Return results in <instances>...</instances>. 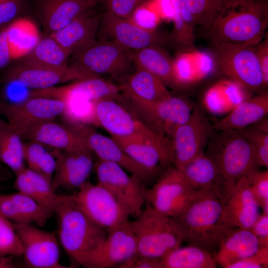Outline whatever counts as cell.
<instances>
[{"instance_id":"cell-2","label":"cell","mask_w":268,"mask_h":268,"mask_svg":"<svg viewBox=\"0 0 268 268\" xmlns=\"http://www.w3.org/2000/svg\"><path fill=\"white\" fill-rule=\"evenodd\" d=\"M173 218L181 229L184 242L212 255L233 229L224 221L219 198L208 191H200L186 209Z\"/></svg>"},{"instance_id":"cell-55","label":"cell","mask_w":268,"mask_h":268,"mask_svg":"<svg viewBox=\"0 0 268 268\" xmlns=\"http://www.w3.org/2000/svg\"><path fill=\"white\" fill-rule=\"evenodd\" d=\"M7 122H5L0 118V137L6 127L7 126ZM1 168V164L0 162V168Z\"/></svg>"},{"instance_id":"cell-9","label":"cell","mask_w":268,"mask_h":268,"mask_svg":"<svg viewBox=\"0 0 268 268\" xmlns=\"http://www.w3.org/2000/svg\"><path fill=\"white\" fill-rule=\"evenodd\" d=\"M213 131L202 105L195 104L188 120L176 129L172 137L174 166L182 170L203 154Z\"/></svg>"},{"instance_id":"cell-21","label":"cell","mask_w":268,"mask_h":268,"mask_svg":"<svg viewBox=\"0 0 268 268\" xmlns=\"http://www.w3.org/2000/svg\"><path fill=\"white\" fill-rule=\"evenodd\" d=\"M56 161L51 186L54 190L78 189L89 176L94 163L90 150L64 151L54 150Z\"/></svg>"},{"instance_id":"cell-53","label":"cell","mask_w":268,"mask_h":268,"mask_svg":"<svg viewBox=\"0 0 268 268\" xmlns=\"http://www.w3.org/2000/svg\"><path fill=\"white\" fill-rule=\"evenodd\" d=\"M13 256H6L0 254V268H15Z\"/></svg>"},{"instance_id":"cell-27","label":"cell","mask_w":268,"mask_h":268,"mask_svg":"<svg viewBox=\"0 0 268 268\" xmlns=\"http://www.w3.org/2000/svg\"><path fill=\"white\" fill-rule=\"evenodd\" d=\"M97 3V0H42L43 25L51 34L63 28L86 10L93 8Z\"/></svg>"},{"instance_id":"cell-15","label":"cell","mask_w":268,"mask_h":268,"mask_svg":"<svg viewBox=\"0 0 268 268\" xmlns=\"http://www.w3.org/2000/svg\"><path fill=\"white\" fill-rule=\"evenodd\" d=\"M97 38L113 41L130 51L168 45V35L154 29L142 28L130 19L105 11L100 15Z\"/></svg>"},{"instance_id":"cell-33","label":"cell","mask_w":268,"mask_h":268,"mask_svg":"<svg viewBox=\"0 0 268 268\" xmlns=\"http://www.w3.org/2000/svg\"><path fill=\"white\" fill-rule=\"evenodd\" d=\"M181 170L192 190L212 192L219 199L217 168L213 160L205 152Z\"/></svg>"},{"instance_id":"cell-52","label":"cell","mask_w":268,"mask_h":268,"mask_svg":"<svg viewBox=\"0 0 268 268\" xmlns=\"http://www.w3.org/2000/svg\"><path fill=\"white\" fill-rule=\"evenodd\" d=\"M11 60L5 27L0 30V69L6 67Z\"/></svg>"},{"instance_id":"cell-36","label":"cell","mask_w":268,"mask_h":268,"mask_svg":"<svg viewBox=\"0 0 268 268\" xmlns=\"http://www.w3.org/2000/svg\"><path fill=\"white\" fill-rule=\"evenodd\" d=\"M162 268H216L212 255L201 248L188 245L172 250L161 259Z\"/></svg>"},{"instance_id":"cell-28","label":"cell","mask_w":268,"mask_h":268,"mask_svg":"<svg viewBox=\"0 0 268 268\" xmlns=\"http://www.w3.org/2000/svg\"><path fill=\"white\" fill-rule=\"evenodd\" d=\"M261 246L250 229H232L212 254L217 264L223 268L254 254Z\"/></svg>"},{"instance_id":"cell-54","label":"cell","mask_w":268,"mask_h":268,"mask_svg":"<svg viewBox=\"0 0 268 268\" xmlns=\"http://www.w3.org/2000/svg\"><path fill=\"white\" fill-rule=\"evenodd\" d=\"M251 126L258 130L268 133V119L267 117L262 118Z\"/></svg>"},{"instance_id":"cell-46","label":"cell","mask_w":268,"mask_h":268,"mask_svg":"<svg viewBox=\"0 0 268 268\" xmlns=\"http://www.w3.org/2000/svg\"><path fill=\"white\" fill-rule=\"evenodd\" d=\"M24 2L25 0H0V30L20 18Z\"/></svg>"},{"instance_id":"cell-1","label":"cell","mask_w":268,"mask_h":268,"mask_svg":"<svg viewBox=\"0 0 268 268\" xmlns=\"http://www.w3.org/2000/svg\"><path fill=\"white\" fill-rule=\"evenodd\" d=\"M268 26V0H222L204 36L210 45L221 43L256 45Z\"/></svg>"},{"instance_id":"cell-11","label":"cell","mask_w":268,"mask_h":268,"mask_svg":"<svg viewBox=\"0 0 268 268\" xmlns=\"http://www.w3.org/2000/svg\"><path fill=\"white\" fill-rule=\"evenodd\" d=\"M64 108L62 100L44 96H28L19 102H0V113L22 138L36 125L62 115Z\"/></svg>"},{"instance_id":"cell-24","label":"cell","mask_w":268,"mask_h":268,"mask_svg":"<svg viewBox=\"0 0 268 268\" xmlns=\"http://www.w3.org/2000/svg\"><path fill=\"white\" fill-rule=\"evenodd\" d=\"M93 9L86 10L63 28L50 34L70 56L97 40L100 15Z\"/></svg>"},{"instance_id":"cell-7","label":"cell","mask_w":268,"mask_h":268,"mask_svg":"<svg viewBox=\"0 0 268 268\" xmlns=\"http://www.w3.org/2000/svg\"><path fill=\"white\" fill-rule=\"evenodd\" d=\"M130 51L113 41L98 40L70 56L69 65L88 78L105 74L123 79L135 67Z\"/></svg>"},{"instance_id":"cell-20","label":"cell","mask_w":268,"mask_h":268,"mask_svg":"<svg viewBox=\"0 0 268 268\" xmlns=\"http://www.w3.org/2000/svg\"><path fill=\"white\" fill-rule=\"evenodd\" d=\"M87 78L84 74L70 65L65 67L53 68L32 65L20 60L6 70L2 82H16L35 90H42Z\"/></svg>"},{"instance_id":"cell-29","label":"cell","mask_w":268,"mask_h":268,"mask_svg":"<svg viewBox=\"0 0 268 268\" xmlns=\"http://www.w3.org/2000/svg\"><path fill=\"white\" fill-rule=\"evenodd\" d=\"M268 114V92L264 91L243 101L221 119L217 121L213 130H240L250 126Z\"/></svg>"},{"instance_id":"cell-23","label":"cell","mask_w":268,"mask_h":268,"mask_svg":"<svg viewBox=\"0 0 268 268\" xmlns=\"http://www.w3.org/2000/svg\"><path fill=\"white\" fill-rule=\"evenodd\" d=\"M121 92L119 85L99 77H92L75 81L65 86L34 90L30 94L62 100L75 97L95 102L104 99H121Z\"/></svg>"},{"instance_id":"cell-5","label":"cell","mask_w":268,"mask_h":268,"mask_svg":"<svg viewBox=\"0 0 268 268\" xmlns=\"http://www.w3.org/2000/svg\"><path fill=\"white\" fill-rule=\"evenodd\" d=\"M129 224L137 242V254L161 259L184 242L181 229L174 218L155 209L148 202Z\"/></svg>"},{"instance_id":"cell-37","label":"cell","mask_w":268,"mask_h":268,"mask_svg":"<svg viewBox=\"0 0 268 268\" xmlns=\"http://www.w3.org/2000/svg\"><path fill=\"white\" fill-rule=\"evenodd\" d=\"M23 155L28 168L40 174L52 182L56 165V158L44 145L31 140L23 142Z\"/></svg>"},{"instance_id":"cell-45","label":"cell","mask_w":268,"mask_h":268,"mask_svg":"<svg viewBox=\"0 0 268 268\" xmlns=\"http://www.w3.org/2000/svg\"><path fill=\"white\" fill-rule=\"evenodd\" d=\"M147 0H101L100 2L108 12L117 17L130 19L135 11Z\"/></svg>"},{"instance_id":"cell-12","label":"cell","mask_w":268,"mask_h":268,"mask_svg":"<svg viewBox=\"0 0 268 268\" xmlns=\"http://www.w3.org/2000/svg\"><path fill=\"white\" fill-rule=\"evenodd\" d=\"M81 208L107 232L129 221L126 208L105 188L86 181L71 195Z\"/></svg>"},{"instance_id":"cell-39","label":"cell","mask_w":268,"mask_h":268,"mask_svg":"<svg viewBox=\"0 0 268 268\" xmlns=\"http://www.w3.org/2000/svg\"><path fill=\"white\" fill-rule=\"evenodd\" d=\"M9 195L17 209L28 223H35L43 226L52 215L33 199L21 192Z\"/></svg>"},{"instance_id":"cell-19","label":"cell","mask_w":268,"mask_h":268,"mask_svg":"<svg viewBox=\"0 0 268 268\" xmlns=\"http://www.w3.org/2000/svg\"><path fill=\"white\" fill-rule=\"evenodd\" d=\"M64 122L82 138L89 149L98 159L119 165L145 184L155 178L149 171L131 158L111 137L97 132L88 125L67 121Z\"/></svg>"},{"instance_id":"cell-16","label":"cell","mask_w":268,"mask_h":268,"mask_svg":"<svg viewBox=\"0 0 268 268\" xmlns=\"http://www.w3.org/2000/svg\"><path fill=\"white\" fill-rule=\"evenodd\" d=\"M120 99H104L95 101L97 126H100L113 137L142 136L157 138L164 136L153 131Z\"/></svg>"},{"instance_id":"cell-40","label":"cell","mask_w":268,"mask_h":268,"mask_svg":"<svg viewBox=\"0 0 268 268\" xmlns=\"http://www.w3.org/2000/svg\"><path fill=\"white\" fill-rule=\"evenodd\" d=\"M174 28L168 35V44L182 52H191L196 49L194 25L185 21L181 17L178 6L175 8Z\"/></svg>"},{"instance_id":"cell-50","label":"cell","mask_w":268,"mask_h":268,"mask_svg":"<svg viewBox=\"0 0 268 268\" xmlns=\"http://www.w3.org/2000/svg\"><path fill=\"white\" fill-rule=\"evenodd\" d=\"M256 53L261 68L265 88L268 85V35L266 33L263 40L255 46Z\"/></svg>"},{"instance_id":"cell-26","label":"cell","mask_w":268,"mask_h":268,"mask_svg":"<svg viewBox=\"0 0 268 268\" xmlns=\"http://www.w3.org/2000/svg\"><path fill=\"white\" fill-rule=\"evenodd\" d=\"M54 150L64 151L89 150L82 138L65 123L53 121L41 123L31 129L24 138Z\"/></svg>"},{"instance_id":"cell-6","label":"cell","mask_w":268,"mask_h":268,"mask_svg":"<svg viewBox=\"0 0 268 268\" xmlns=\"http://www.w3.org/2000/svg\"><path fill=\"white\" fill-rule=\"evenodd\" d=\"M210 46L217 68L228 79L250 92L266 90L255 45L224 42Z\"/></svg>"},{"instance_id":"cell-48","label":"cell","mask_w":268,"mask_h":268,"mask_svg":"<svg viewBox=\"0 0 268 268\" xmlns=\"http://www.w3.org/2000/svg\"><path fill=\"white\" fill-rule=\"evenodd\" d=\"M0 213L13 224L28 223L17 209L9 194H0Z\"/></svg>"},{"instance_id":"cell-30","label":"cell","mask_w":268,"mask_h":268,"mask_svg":"<svg viewBox=\"0 0 268 268\" xmlns=\"http://www.w3.org/2000/svg\"><path fill=\"white\" fill-rule=\"evenodd\" d=\"M135 67L159 78L167 87L179 89L174 72L175 61L163 47L151 46L130 51Z\"/></svg>"},{"instance_id":"cell-14","label":"cell","mask_w":268,"mask_h":268,"mask_svg":"<svg viewBox=\"0 0 268 268\" xmlns=\"http://www.w3.org/2000/svg\"><path fill=\"white\" fill-rule=\"evenodd\" d=\"M195 104L171 95L152 103H130V108L148 127L172 139L176 129L190 117Z\"/></svg>"},{"instance_id":"cell-38","label":"cell","mask_w":268,"mask_h":268,"mask_svg":"<svg viewBox=\"0 0 268 268\" xmlns=\"http://www.w3.org/2000/svg\"><path fill=\"white\" fill-rule=\"evenodd\" d=\"M22 138L8 124L0 137V162L16 174L25 168Z\"/></svg>"},{"instance_id":"cell-51","label":"cell","mask_w":268,"mask_h":268,"mask_svg":"<svg viewBox=\"0 0 268 268\" xmlns=\"http://www.w3.org/2000/svg\"><path fill=\"white\" fill-rule=\"evenodd\" d=\"M260 246H268V214L262 213L250 229Z\"/></svg>"},{"instance_id":"cell-8","label":"cell","mask_w":268,"mask_h":268,"mask_svg":"<svg viewBox=\"0 0 268 268\" xmlns=\"http://www.w3.org/2000/svg\"><path fill=\"white\" fill-rule=\"evenodd\" d=\"M200 192L192 190L182 170L173 166L163 171L153 186L147 189L146 202L159 212L175 217L186 209Z\"/></svg>"},{"instance_id":"cell-13","label":"cell","mask_w":268,"mask_h":268,"mask_svg":"<svg viewBox=\"0 0 268 268\" xmlns=\"http://www.w3.org/2000/svg\"><path fill=\"white\" fill-rule=\"evenodd\" d=\"M129 222L107 232L97 247L79 255L75 262L85 268H117L137 254L136 237Z\"/></svg>"},{"instance_id":"cell-31","label":"cell","mask_w":268,"mask_h":268,"mask_svg":"<svg viewBox=\"0 0 268 268\" xmlns=\"http://www.w3.org/2000/svg\"><path fill=\"white\" fill-rule=\"evenodd\" d=\"M15 176L14 187L18 192L33 199L49 212L55 213L62 195L56 194L51 182L27 167Z\"/></svg>"},{"instance_id":"cell-42","label":"cell","mask_w":268,"mask_h":268,"mask_svg":"<svg viewBox=\"0 0 268 268\" xmlns=\"http://www.w3.org/2000/svg\"><path fill=\"white\" fill-rule=\"evenodd\" d=\"M0 254L20 256L23 247L13 224L0 213Z\"/></svg>"},{"instance_id":"cell-4","label":"cell","mask_w":268,"mask_h":268,"mask_svg":"<svg viewBox=\"0 0 268 268\" xmlns=\"http://www.w3.org/2000/svg\"><path fill=\"white\" fill-rule=\"evenodd\" d=\"M54 213L58 216L60 241L73 260L95 249L107 236V231L87 215L71 195H62Z\"/></svg>"},{"instance_id":"cell-10","label":"cell","mask_w":268,"mask_h":268,"mask_svg":"<svg viewBox=\"0 0 268 268\" xmlns=\"http://www.w3.org/2000/svg\"><path fill=\"white\" fill-rule=\"evenodd\" d=\"M97 183L107 189L126 208L130 215L136 217L146 203L147 188L137 177L129 176L122 167L98 159L94 163Z\"/></svg>"},{"instance_id":"cell-35","label":"cell","mask_w":268,"mask_h":268,"mask_svg":"<svg viewBox=\"0 0 268 268\" xmlns=\"http://www.w3.org/2000/svg\"><path fill=\"white\" fill-rule=\"evenodd\" d=\"M70 56L49 34L40 38L34 48L20 61L41 67L62 68L69 66Z\"/></svg>"},{"instance_id":"cell-3","label":"cell","mask_w":268,"mask_h":268,"mask_svg":"<svg viewBox=\"0 0 268 268\" xmlns=\"http://www.w3.org/2000/svg\"><path fill=\"white\" fill-rule=\"evenodd\" d=\"M206 147L218 172L221 202L239 179L259 166L249 142L236 130L213 131Z\"/></svg>"},{"instance_id":"cell-41","label":"cell","mask_w":268,"mask_h":268,"mask_svg":"<svg viewBox=\"0 0 268 268\" xmlns=\"http://www.w3.org/2000/svg\"><path fill=\"white\" fill-rule=\"evenodd\" d=\"M195 25L206 29L219 9L222 0H183Z\"/></svg>"},{"instance_id":"cell-18","label":"cell","mask_w":268,"mask_h":268,"mask_svg":"<svg viewBox=\"0 0 268 268\" xmlns=\"http://www.w3.org/2000/svg\"><path fill=\"white\" fill-rule=\"evenodd\" d=\"M13 225L23 247L26 267L68 268L60 263L59 246L54 232L44 231L31 223Z\"/></svg>"},{"instance_id":"cell-44","label":"cell","mask_w":268,"mask_h":268,"mask_svg":"<svg viewBox=\"0 0 268 268\" xmlns=\"http://www.w3.org/2000/svg\"><path fill=\"white\" fill-rule=\"evenodd\" d=\"M246 178L263 212L268 214V171L258 169Z\"/></svg>"},{"instance_id":"cell-22","label":"cell","mask_w":268,"mask_h":268,"mask_svg":"<svg viewBox=\"0 0 268 268\" xmlns=\"http://www.w3.org/2000/svg\"><path fill=\"white\" fill-rule=\"evenodd\" d=\"M221 203L224 221L231 228L250 229L261 214L245 177L238 180Z\"/></svg>"},{"instance_id":"cell-47","label":"cell","mask_w":268,"mask_h":268,"mask_svg":"<svg viewBox=\"0 0 268 268\" xmlns=\"http://www.w3.org/2000/svg\"><path fill=\"white\" fill-rule=\"evenodd\" d=\"M268 268V246H261L252 255L236 261L227 268Z\"/></svg>"},{"instance_id":"cell-43","label":"cell","mask_w":268,"mask_h":268,"mask_svg":"<svg viewBox=\"0 0 268 268\" xmlns=\"http://www.w3.org/2000/svg\"><path fill=\"white\" fill-rule=\"evenodd\" d=\"M252 147L259 166H268V133L258 130L252 126L237 131Z\"/></svg>"},{"instance_id":"cell-49","label":"cell","mask_w":268,"mask_h":268,"mask_svg":"<svg viewBox=\"0 0 268 268\" xmlns=\"http://www.w3.org/2000/svg\"><path fill=\"white\" fill-rule=\"evenodd\" d=\"M117 268H162L161 259L136 254Z\"/></svg>"},{"instance_id":"cell-32","label":"cell","mask_w":268,"mask_h":268,"mask_svg":"<svg viewBox=\"0 0 268 268\" xmlns=\"http://www.w3.org/2000/svg\"><path fill=\"white\" fill-rule=\"evenodd\" d=\"M250 92L227 78L210 87L205 92L202 106L205 111L215 115H226L240 103L250 98Z\"/></svg>"},{"instance_id":"cell-34","label":"cell","mask_w":268,"mask_h":268,"mask_svg":"<svg viewBox=\"0 0 268 268\" xmlns=\"http://www.w3.org/2000/svg\"><path fill=\"white\" fill-rule=\"evenodd\" d=\"M5 28L12 60L28 54L40 39L36 25L28 18L20 17Z\"/></svg>"},{"instance_id":"cell-25","label":"cell","mask_w":268,"mask_h":268,"mask_svg":"<svg viewBox=\"0 0 268 268\" xmlns=\"http://www.w3.org/2000/svg\"><path fill=\"white\" fill-rule=\"evenodd\" d=\"M123 79L119 86L129 103H152L171 95L159 78L141 68L135 67Z\"/></svg>"},{"instance_id":"cell-17","label":"cell","mask_w":268,"mask_h":268,"mask_svg":"<svg viewBox=\"0 0 268 268\" xmlns=\"http://www.w3.org/2000/svg\"><path fill=\"white\" fill-rule=\"evenodd\" d=\"M111 137L131 158L155 178L174 166L173 141L168 137L162 136L154 139L142 136Z\"/></svg>"}]
</instances>
